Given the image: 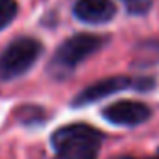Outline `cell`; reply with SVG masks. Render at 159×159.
<instances>
[{
	"label": "cell",
	"mask_w": 159,
	"mask_h": 159,
	"mask_svg": "<svg viewBox=\"0 0 159 159\" xmlns=\"http://www.w3.org/2000/svg\"><path fill=\"white\" fill-rule=\"evenodd\" d=\"M101 133L86 124H71L52 133V146L58 153H98Z\"/></svg>",
	"instance_id": "1"
},
{
	"label": "cell",
	"mask_w": 159,
	"mask_h": 159,
	"mask_svg": "<svg viewBox=\"0 0 159 159\" xmlns=\"http://www.w3.org/2000/svg\"><path fill=\"white\" fill-rule=\"evenodd\" d=\"M41 52L39 41L32 38H19L0 54V81H11L32 67Z\"/></svg>",
	"instance_id": "2"
},
{
	"label": "cell",
	"mask_w": 159,
	"mask_h": 159,
	"mask_svg": "<svg viewBox=\"0 0 159 159\" xmlns=\"http://www.w3.org/2000/svg\"><path fill=\"white\" fill-rule=\"evenodd\" d=\"M101 45H103V39L99 36H92V34H77V36H71L69 39H66L58 47L52 62L56 66H62L66 69H71L77 64H81L84 58H88L90 54H94Z\"/></svg>",
	"instance_id": "3"
},
{
	"label": "cell",
	"mask_w": 159,
	"mask_h": 159,
	"mask_svg": "<svg viewBox=\"0 0 159 159\" xmlns=\"http://www.w3.org/2000/svg\"><path fill=\"white\" fill-rule=\"evenodd\" d=\"M150 114L152 111L144 103L131 101V99L116 101L103 111V116L116 125H139V124H144L150 118Z\"/></svg>",
	"instance_id": "4"
},
{
	"label": "cell",
	"mask_w": 159,
	"mask_h": 159,
	"mask_svg": "<svg viewBox=\"0 0 159 159\" xmlns=\"http://www.w3.org/2000/svg\"><path fill=\"white\" fill-rule=\"evenodd\" d=\"M129 86H133V83L127 77H107V79H101V81L86 86L73 99V105L75 107H83V105L99 101V99H103V98H107V96H111L114 92H120L124 88H129Z\"/></svg>",
	"instance_id": "5"
},
{
	"label": "cell",
	"mask_w": 159,
	"mask_h": 159,
	"mask_svg": "<svg viewBox=\"0 0 159 159\" xmlns=\"http://www.w3.org/2000/svg\"><path fill=\"white\" fill-rule=\"evenodd\" d=\"M73 13L79 21L88 23V25H103L109 23L114 13L116 6L111 0H77Z\"/></svg>",
	"instance_id": "6"
},
{
	"label": "cell",
	"mask_w": 159,
	"mask_h": 159,
	"mask_svg": "<svg viewBox=\"0 0 159 159\" xmlns=\"http://www.w3.org/2000/svg\"><path fill=\"white\" fill-rule=\"evenodd\" d=\"M19 8L15 0H0V30L6 28L17 15Z\"/></svg>",
	"instance_id": "7"
},
{
	"label": "cell",
	"mask_w": 159,
	"mask_h": 159,
	"mask_svg": "<svg viewBox=\"0 0 159 159\" xmlns=\"http://www.w3.org/2000/svg\"><path fill=\"white\" fill-rule=\"evenodd\" d=\"M54 159H96V153H58Z\"/></svg>",
	"instance_id": "8"
},
{
	"label": "cell",
	"mask_w": 159,
	"mask_h": 159,
	"mask_svg": "<svg viewBox=\"0 0 159 159\" xmlns=\"http://www.w3.org/2000/svg\"><path fill=\"white\" fill-rule=\"evenodd\" d=\"M120 159H135V157H120ZM153 159H159V155H157V157H153Z\"/></svg>",
	"instance_id": "9"
},
{
	"label": "cell",
	"mask_w": 159,
	"mask_h": 159,
	"mask_svg": "<svg viewBox=\"0 0 159 159\" xmlns=\"http://www.w3.org/2000/svg\"><path fill=\"white\" fill-rule=\"evenodd\" d=\"M129 2H142V0H129Z\"/></svg>",
	"instance_id": "10"
},
{
	"label": "cell",
	"mask_w": 159,
	"mask_h": 159,
	"mask_svg": "<svg viewBox=\"0 0 159 159\" xmlns=\"http://www.w3.org/2000/svg\"><path fill=\"white\" fill-rule=\"evenodd\" d=\"M157 155H159V153H157Z\"/></svg>",
	"instance_id": "11"
}]
</instances>
